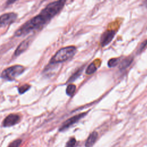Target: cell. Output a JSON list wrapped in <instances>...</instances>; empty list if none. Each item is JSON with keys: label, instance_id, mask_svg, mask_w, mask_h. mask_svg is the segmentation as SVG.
Wrapping results in <instances>:
<instances>
[{"label": "cell", "instance_id": "4", "mask_svg": "<svg viewBox=\"0 0 147 147\" xmlns=\"http://www.w3.org/2000/svg\"><path fill=\"white\" fill-rule=\"evenodd\" d=\"M25 68L21 65H15L4 69L1 74V78L7 80H13L24 71Z\"/></svg>", "mask_w": 147, "mask_h": 147}, {"label": "cell", "instance_id": "8", "mask_svg": "<svg viewBox=\"0 0 147 147\" xmlns=\"http://www.w3.org/2000/svg\"><path fill=\"white\" fill-rule=\"evenodd\" d=\"M20 117L18 114H10L8 115L3 120L2 125L3 127H10L19 122Z\"/></svg>", "mask_w": 147, "mask_h": 147}, {"label": "cell", "instance_id": "16", "mask_svg": "<svg viewBox=\"0 0 147 147\" xmlns=\"http://www.w3.org/2000/svg\"><path fill=\"white\" fill-rule=\"evenodd\" d=\"M30 86L28 84H24L18 88V92L21 94H24L26 91H27L30 88Z\"/></svg>", "mask_w": 147, "mask_h": 147}, {"label": "cell", "instance_id": "11", "mask_svg": "<svg viewBox=\"0 0 147 147\" xmlns=\"http://www.w3.org/2000/svg\"><path fill=\"white\" fill-rule=\"evenodd\" d=\"M133 61V58L132 57H127L126 59H123L120 63L119 68L121 70L125 69L126 68H127L132 63Z\"/></svg>", "mask_w": 147, "mask_h": 147}, {"label": "cell", "instance_id": "3", "mask_svg": "<svg viewBox=\"0 0 147 147\" xmlns=\"http://www.w3.org/2000/svg\"><path fill=\"white\" fill-rule=\"evenodd\" d=\"M65 3V1H57L51 2L41 10L40 14L48 22L62 9Z\"/></svg>", "mask_w": 147, "mask_h": 147}, {"label": "cell", "instance_id": "1", "mask_svg": "<svg viewBox=\"0 0 147 147\" xmlns=\"http://www.w3.org/2000/svg\"><path fill=\"white\" fill-rule=\"evenodd\" d=\"M47 22V21L39 14L22 25L20 28L16 32L15 36L19 37L22 35H25L32 30L42 27Z\"/></svg>", "mask_w": 147, "mask_h": 147}, {"label": "cell", "instance_id": "9", "mask_svg": "<svg viewBox=\"0 0 147 147\" xmlns=\"http://www.w3.org/2000/svg\"><path fill=\"white\" fill-rule=\"evenodd\" d=\"M30 42V37L27 38L26 39L22 41L16 49L14 52V56H19L21 53L25 51L26 49L28 48Z\"/></svg>", "mask_w": 147, "mask_h": 147}, {"label": "cell", "instance_id": "15", "mask_svg": "<svg viewBox=\"0 0 147 147\" xmlns=\"http://www.w3.org/2000/svg\"><path fill=\"white\" fill-rule=\"evenodd\" d=\"M76 140L74 137H71L67 142L65 147H76Z\"/></svg>", "mask_w": 147, "mask_h": 147}, {"label": "cell", "instance_id": "19", "mask_svg": "<svg viewBox=\"0 0 147 147\" xmlns=\"http://www.w3.org/2000/svg\"><path fill=\"white\" fill-rule=\"evenodd\" d=\"M16 1H7V3H9V4H10V3H14V2H15Z\"/></svg>", "mask_w": 147, "mask_h": 147}, {"label": "cell", "instance_id": "10", "mask_svg": "<svg viewBox=\"0 0 147 147\" xmlns=\"http://www.w3.org/2000/svg\"><path fill=\"white\" fill-rule=\"evenodd\" d=\"M98 138V133L96 131H92L87 138L85 142V147H92L95 143Z\"/></svg>", "mask_w": 147, "mask_h": 147}, {"label": "cell", "instance_id": "5", "mask_svg": "<svg viewBox=\"0 0 147 147\" xmlns=\"http://www.w3.org/2000/svg\"><path fill=\"white\" fill-rule=\"evenodd\" d=\"M86 114H87V112L82 113L69 118L62 124L61 127L59 128V131H63L68 129L72 125H74L77 122H78L81 118L84 117L86 115Z\"/></svg>", "mask_w": 147, "mask_h": 147}, {"label": "cell", "instance_id": "12", "mask_svg": "<svg viewBox=\"0 0 147 147\" xmlns=\"http://www.w3.org/2000/svg\"><path fill=\"white\" fill-rule=\"evenodd\" d=\"M76 91V86L73 84H69L67 86L66 88V94L69 96H72Z\"/></svg>", "mask_w": 147, "mask_h": 147}, {"label": "cell", "instance_id": "7", "mask_svg": "<svg viewBox=\"0 0 147 147\" xmlns=\"http://www.w3.org/2000/svg\"><path fill=\"white\" fill-rule=\"evenodd\" d=\"M115 34V32L113 30H107L105 31L100 37V43L101 46L105 47L109 44L114 38Z\"/></svg>", "mask_w": 147, "mask_h": 147}, {"label": "cell", "instance_id": "14", "mask_svg": "<svg viewBox=\"0 0 147 147\" xmlns=\"http://www.w3.org/2000/svg\"><path fill=\"white\" fill-rule=\"evenodd\" d=\"M119 62V59H117V58H113V59H111L110 60H109L108 61V66L109 67H114L115 66H116L117 64H118Z\"/></svg>", "mask_w": 147, "mask_h": 147}, {"label": "cell", "instance_id": "17", "mask_svg": "<svg viewBox=\"0 0 147 147\" xmlns=\"http://www.w3.org/2000/svg\"><path fill=\"white\" fill-rule=\"evenodd\" d=\"M21 143L22 140L21 139H17L11 142L8 146V147H19Z\"/></svg>", "mask_w": 147, "mask_h": 147}, {"label": "cell", "instance_id": "6", "mask_svg": "<svg viewBox=\"0 0 147 147\" xmlns=\"http://www.w3.org/2000/svg\"><path fill=\"white\" fill-rule=\"evenodd\" d=\"M17 15L14 13H7L2 14L1 16V27L9 25L13 22L17 18Z\"/></svg>", "mask_w": 147, "mask_h": 147}, {"label": "cell", "instance_id": "2", "mask_svg": "<svg viewBox=\"0 0 147 147\" xmlns=\"http://www.w3.org/2000/svg\"><path fill=\"white\" fill-rule=\"evenodd\" d=\"M76 52V48L74 46H68L60 49L51 58L49 63L57 64L65 61L72 57Z\"/></svg>", "mask_w": 147, "mask_h": 147}, {"label": "cell", "instance_id": "18", "mask_svg": "<svg viewBox=\"0 0 147 147\" xmlns=\"http://www.w3.org/2000/svg\"><path fill=\"white\" fill-rule=\"evenodd\" d=\"M147 45V40L145 41H144L140 45L138 49V53H141L144 49V48L146 47V46Z\"/></svg>", "mask_w": 147, "mask_h": 147}, {"label": "cell", "instance_id": "13", "mask_svg": "<svg viewBox=\"0 0 147 147\" xmlns=\"http://www.w3.org/2000/svg\"><path fill=\"white\" fill-rule=\"evenodd\" d=\"M97 69V68L94 63H91L87 67L86 71V74L87 75H91L94 73Z\"/></svg>", "mask_w": 147, "mask_h": 147}]
</instances>
